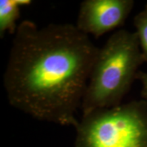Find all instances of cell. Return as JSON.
<instances>
[{
	"instance_id": "4",
	"label": "cell",
	"mask_w": 147,
	"mask_h": 147,
	"mask_svg": "<svg viewBox=\"0 0 147 147\" xmlns=\"http://www.w3.org/2000/svg\"><path fill=\"white\" fill-rule=\"evenodd\" d=\"M134 5L133 0H84L80 3L75 26L98 38L123 26Z\"/></svg>"
},
{
	"instance_id": "6",
	"label": "cell",
	"mask_w": 147,
	"mask_h": 147,
	"mask_svg": "<svg viewBox=\"0 0 147 147\" xmlns=\"http://www.w3.org/2000/svg\"><path fill=\"white\" fill-rule=\"evenodd\" d=\"M133 26L136 28L144 62L147 63V3L143 10L134 16Z\"/></svg>"
},
{
	"instance_id": "7",
	"label": "cell",
	"mask_w": 147,
	"mask_h": 147,
	"mask_svg": "<svg viewBox=\"0 0 147 147\" xmlns=\"http://www.w3.org/2000/svg\"><path fill=\"white\" fill-rule=\"evenodd\" d=\"M137 80H139L142 84L141 96L142 100H143L147 104V72L139 70L137 74Z\"/></svg>"
},
{
	"instance_id": "3",
	"label": "cell",
	"mask_w": 147,
	"mask_h": 147,
	"mask_svg": "<svg viewBox=\"0 0 147 147\" xmlns=\"http://www.w3.org/2000/svg\"><path fill=\"white\" fill-rule=\"evenodd\" d=\"M75 147H147V104L130 102L83 115Z\"/></svg>"
},
{
	"instance_id": "2",
	"label": "cell",
	"mask_w": 147,
	"mask_h": 147,
	"mask_svg": "<svg viewBox=\"0 0 147 147\" xmlns=\"http://www.w3.org/2000/svg\"><path fill=\"white\" fill-rule=\"evenodd\" d=\"M143 63L137 33L115 32L95 61L81 105L83 115L121 105Z\"/></svg>"
},
{
	"instance_id": "5",
	"label": "cell",
	"mask_w": 147,
	"mask_h": 147,
	"mask_svg": "<svg viewBox=\"0 0 147 147\" xmlns=\"http://www.w3.org/2000/svg\"><path fill=\"white\" fill-rule=\"evenodd\" d=\"M30 0H1L0 1V38L7 32L15 34L18 26L16 21L21 16V8L31 3Z\"/></svg>"
},
{
	"instance_id": "1",
	"label": "cell",
	"mask_w": 147,
	"mask_h": 147,
	"mask_svg": "<svg viewBox=\"0 0 147 147\" xmlns=\"http://www.w3.org/2000/svg\"><path fill=\"white\" fill-rule=\"evenodd\" d=\"M99 50L72 24L39 28L21 21L3 74L9 104L38 120L75 127Z\"/></svg>"
}]
</instances>
